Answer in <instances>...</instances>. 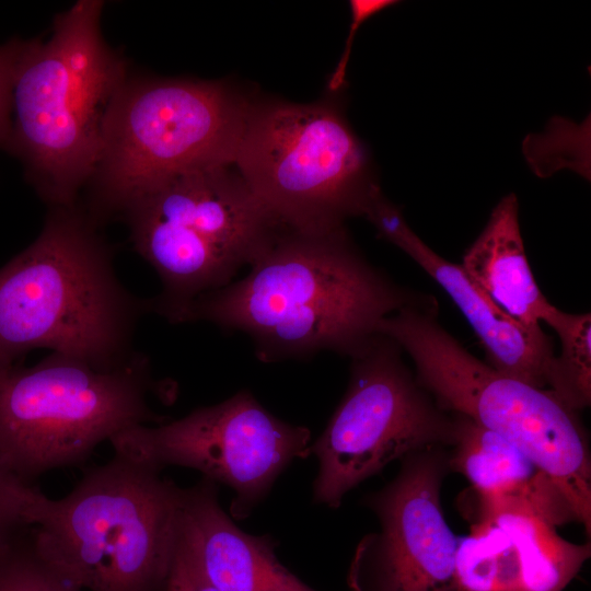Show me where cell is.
<instances>
[{"instance_id":"6da1fadb","label":"cell","mask_w":591,"mask_h":591,"mask_svg":"<svg viewBox=\"0 0 591 591\" xmlns=\"http://www.w3.org/2000/svg\"><path fill=\"white\" fill-rule=\"evenodd\" d=\"M426 297L373 267L345 228L322 234L282 229L243 278L194 300L177 323L242 332L264 362L323 350L352 357L383 318Z\"/></svg>"},{"instance_id":"7a4b0ae2","label":"cell","mask_w":591,"mask_h":591,"mask_svg":"<svg viewBox=\"0 0 591 591\" xmlns=\"http://www.w3.org/2000/svg\"><path fill=\"white\" fill-rule=\"evenodd\" d=\"M149 300L119 281L113 251L83 208L53 207L37 239L0 268V371L28 351L101 369L129 362Z\"/></svg>"},{"instance_id":"3957f363","label":"cell","mask_w":591,"mask_h":591,"mask_svg":"<svg viewBox=\"0 0 591 591\" xmlns=\"http://www.w3.org/2000/svg\"><path fill=\"white\" fill-rule=\"evenodd\" d=\"M102 1L59 14L47 42L21 43L4 148L53 207L76 205L100 155L105 117L127 79L101 34Z\"/></svg>"},{"instance_id":"277c9868","label":"cell","mask_w":591,"mask_h":591,"mask_svg":"<svg viewBox=\"0 0 591 591\" xmlns=\"http://www.w3.org/2000/svg\"><path fill=\"white\" fill-rule=\"evenodd\" d=\"M376 332L413 360L418 383L448 413L464 415L520 450L591 528V455L577 412L551 390L505 375L465 349L438 321L431 296L383 318Z\"/></svg>"},{"instance_id":"5b68a950","label":"cell","mask_w":591,"mask_h":591,"mask_svg":"<svg viewBox=\"0 0 591 591\" xmlns=\"http://www.w3.org/2000/svg\"><path fill=\"white\" fill-rule=\"evenodd\" d=\"M184 488L119 454L49 499L33 528L37 553L89 591H164L176 551Z\"/></svg>"},{"instance_id":"8992f818","label":"cell","mask_w":591,"mask_h":591,"mask_svg":"<svg viewBox=\"0 0 591 591\" xmlns=\"http://www.w3.org/2000/svg\"><path fill=\"white\" fill-rule=\"evenodd\" d=\"M253 101L222 81L126 79L105 117L88 213H123L166 179L232 165Z\"/></svg>"},{"instance_id":"52a82bcc","label":"cell","mask_w":591,"mask_h":591,"mask_svg":"<svg viewBox=\"0 0 591 591\" xmlns=\"http://www.w3.org/2000/svg\"><path fill=\"white\" fill-rule=\"evenodd\" d=\"M121 215L135 250L162 282L150 312L172 323L194 300L232 282L283 229L233 165L175 175Z\"/></svg>"},{"instance_id":"ba28073f","label":"cell","mask_w":591,"mask_h":591,"mask_svg":"<svg viewBox=\"0 0 591 591\" xmlns=\"http://www.w3.org/2000/svg\"><path fill=\"white\" fill-rule=\"evenodd\" d=\"M164 391L141 354L101 369L51 352L31 368L0 371V463L30 484L83 463L121 431L166 421L149 404Z\"/></svg>"},{"instance_id":"9c48e42d","label":"cell","mask_w":591,"mask_h":591,"mask_svg":"<svg viewBox=\"0 0 591 591\" xmlns=\"http://www.w3.org/2000/svg\"><path fill=\"white\" fill-rule=\"evenodd\" d=\"M232 165L281 228L302 233L345 228L379 187L366 144L332 100L252 102Z\"/></svg>"},{"instance_id":"30bf717a","label":"cell","mask_w":591,"mask_h":591,"mask_svg":"<svg viewBox=\"0 0 591 591\" xmlns=\"http://www.w3.org/2000/svg\"><path fill=\"white\" fill-rule=\"evenodd\" d=\"M403 350L376 334L350 357L347 391L322 434L310 444L318 461L313 502L336 509L387 464L429 448H450L454 417L439 407L406 366Z\"/></svg>"},{"instance_id":"8fae6325","label":"cell","mask_w":591,"mask_h":591,"mask_svg":"<svg viewBox=\"0 0 591 591\" xmlns=\"http://www.w3.org/2000/svg\"><path fill=\"white\" fill-rule=\"evenodd\" d=\"M114 453L163 471L182 466L234 491L233 519L247 518L296 459L310 454L311 431L269 413L248 391L188 415L140 425L111 439Z\"/></svg>"},{"instance_id":"7c38bea8","label":"cell","mask_w":591,"mask_h":591,"mask_svg":"<svg viewBox=\"0 0 591 591\" xmlns=\"http://www.w3.org/2000/svg\"><path fill=\"white\" fill-rule=\"evenodd\" d=\"M397 475L363 498L379 528L366 534L352 555L350 591H456L459 538L441 506L450 472L449 448L429 447L404 456Z\"/></svg>"},{"instance_id":"4fadbf2b","label":"cell","mask_w":591,"mask_h":591,"mask_svg":"<svg viewBox=\"0 0 591 591\" xmlns=\"http://www.w3.org/2000/svg\"><path fill=\"white\" fill-rule=\"evenodd\" d=\"M379 235L417 263L449 294L482 343L487 364L540 389L548 386L555 354L541 326L528 327L500 309L463 270L432 251L383 193L364 215Z\"/></svg>"},{"instance_id":"5bb4252c","label":"cell","mask_w":591,"mask_h":591,"mask_svg":"<svg viewBox=\"0 0 591 591\" xmlns=\"http://www.w3.org/2000/svg\"><path fill=\"white\" fill-rule=\"evenodd\" d=\"M181 534L218 591H316L279 561L271 535L248 534L232 521L219 485L207 478L184 488Z\"/></svg>"},{"instance_id":"9a60e30c","label":"cell","mask_w":591,"mask_h":591,"mask_svg":"<svg viewBox=\"0 0 591 591\" xmlns=\"http://www.w3.org/2000/svg\"><path fill=\"white\" fill-rule=\"evenodd\" d=\"M454 417L450 472L462 474L478 497H512L532 505L552 524L576 521L554 483L513 444L471 418Z\"/></svg>"},{"instance_id":"2e32d148","label":"cell","mask_w":591,"mask_h":591,"mask_svg":"<svg viewBox=\"0 0 591 591\" xmlns=\"http://www.w3.org/2000/svg\"><path fill=\"white\" fill-rule=\"evenodd\" d=\"M461 267L500 309L528 327L540 326L552 305L529 265L514 194L502 197L493 209Z\"/></svg>"},{"instance_id":"e0dca14e","label":"cell","mask_w":591,"mask_h":591,"mask_svg":"<svg viewBox=\"0 0 591 591\" xmlns=\"http://www.w3.org/2000/svg\"><path fill=\"white\" fill-rule=\"evenodd\" d=\"M489 523L503 530L518 549L520 591H563L591 555L589 542L566 541L532 505L518 498L478 497L472 525Z\"/></svg>"},{"instance_id":"ac0fdd59","label":"cell","mask_w":591,"mask_h":591,"mask_svg":"<svg viewBox=\"0 0 591 591\" xmlns=\"http://www.w3.org/2000/svg\"><path fill=\"white\" fill-rule=\"evenodd\" d=\"M471 531L457 541L456 591H520L519 553L510 536L491 523Z\"/></svg>"},{"instance_id":"d6986e66","label":"cell","mask_w":591,"mask_h":591,"mask_svg":"<svg viewBox=\"0 0 591 591\" xmlns=\"http://www.w3.org/2000/svg\"><path fill=\"white\" fill-rule=\"evenodd\" d=\"M542 322L555 331L561 346L551 366L548 390L578 413L591 402V314L568 313L552 304Z\"/></svg>"},{"instance_id":"ffe728a7","label":"cell","mask_w":591,"mask_h":591,"mask_svg":"<svg viewBox=\"0 0 591 591\" xmlns=\"http://www.w3.org/2000/svg\"><path fill=\"white\" fill-rule=\"evenodd\" d=\"M0 591H83L36 551L33 529L0 567Z\"/></svg>"},{"instance_id":"44dd1931","label":"cell","mask_w":591,"mask_h":591,"mask_svg":"<svg viewBox=\"0 0 591 591\" xmlns=\"http://www.w3.org/2000/svg\"><path fill=\"white\" fill-rule=\"evenodd\" d=\"M49 498L0 463V529L26 531L36 526Z\"/></svg>"},{"instance_id":"7402d4cb","label":"cell","mask_w":591,"mask_h":591,"mask_svg":"<svg viewBox=\"0 0 591 591\" xmlns=\"http://www.w3.org/2000/svg\"><path fill=\"white\" fill-rule=\"evenodd\" d=\"M395 3H397V1L393 0L349 1L351 20L349 24L348 36L346 38V43L340 58L327 81V88L329 92H338L345 84L347 66L349 62L350 51L357 31L370 18L385 10L386 8L394 5Z\"/></svg>"},{"instance_id":"603a6c76","label":"cell","mask_w":591,"mask_h":591,"mask_svg":"<svg viewBox=\"0 0 591 591\" xmlns=\"http://www.w3.org/2000/svg\"><path fill=\"white\" fill-rule=\"evenodd\" d=\"M164 591H218L205 577L181 530Z\"/></svg>"},{"instance_id":"cb8c5ba5","label":"cell","mask_w":591,"mask_h":591,"mask_svg":"<svg viewBox=\"0 0 591 591\" xmlns=\"http://www.w3.org/2000/svg\"><path fill=\"white\" fill-rule=\"evenodd\" d=\"M22 40L0 46V144L4 146L11 126V97L15 65Z\"/></svg>"},{"instance_id":"d4e9b609","label":"cell","mask_w":591,"mask_h":591,"mask_svg":"<svg viewBox=\"0 0 591 591\" xmlns=\"http://www.w3.org/2000/svg\"><path fill=\"white\" fill-rule=\"evenodd\" d=\"M32 529L21 532L0 529V567Z\"/></svg>"}]
</instances>
